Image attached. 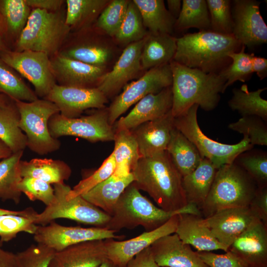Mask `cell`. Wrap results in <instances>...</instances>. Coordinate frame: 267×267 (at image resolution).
Here are the masks:
<instances>
[{"instance_id": "6da1fadb", "label": "cell", "mask_w": 267, "mask_h": 267, "mask_svg": "<svg viewBox=\"0 0 267 267\" xmlns=\"http://www.w3.org/2000/svg\"><path fill=\"white\" fill-rule=\"evenodd\" d=\"M132 173L134 184L147 192L160 208L177 212L188 204L182 176L166 151L140 158Z\"/></svg>"}, {"instance_id": "7a4b0ae2", "label": "cell", "mask_w": 267, "mask_h": 267, "mask_svg": "<svg viewBox=\"0 0 267 267\" xmlns=\"http://www.w3.org/2000/svg\"><path fill=\"white\" fill-rule=\"evenodd\" d=\"M242 45L232 35L211 31L188 33L177 38L173 60L206 73L219 74L232 61L228 54L239 51Z\"/></svg>"}, {"instance_id": "3957f363", "label": "cell", "mask_w": 267, "mask_h": 267, "mask_svg": "<svg viewBox=\"0 0 267 267\" xmlns=\"http://www.w3.org/2000/svg\"><path fill=\"white\" fill-rule=\"evenodd\" d=\"M172 74L171 86L174 118L185 113L191 106L198 105L206 111L215 109L224 93L225 80L219 74L206 73L175 62H170Z\"/></svg>"}, {"instance_id": "277c9868", "label": "cell", "mask_w": 267, "mask_h": 267, "mask_svg": "<svg viewBox=\"0 0 267 267\" xmlns=\"http://www.w3.org/2000/svg\"><path fill=\"white\" fill-rule=\"evenodd\" d=\"M258 188L251 177L235 163L221 166L199 207L202 217L207 218L226 208L249 206Z\"/></svg>"}, {"instance_id": "5b68a950", "label": "cell", "mask_w": 267, "mask_h": 267, "mask_svg": "<svg viewBox=\"0 0 267 267\" xmlns=\"http://www.w3.org/2000/svg\"><path fill=\"white\" fill-rule=\"evenodd\" d=\"M71 33L62 9L48 12L32 9L26 24L15 43L14 51L42 52L49 57L58 53Z\"/></svg>"}, {"instance_id": "8992f818", "label": "cell", "mask_w": 267, "mask_h": 267, "mask_svg": "<svg viewBox=\"0 0 267 267\" xmlns=\"http://www.w3.org/2000/svg\"><path fill=\"white\" fill-rule=\"evenodd\" d=\"M175 215H178V211L167 212L155 206L132 183L119 197L104 228L116 232L123 228L132 229L140 226L150 231Z\"/></svg>"}, {"instance_id": "52a82bcc", "label": "cell", "mask_w": 267, "mask_h": 267, "mask_svg": "<svg viewBox=\"0 0 267 267\" xmlns=\"http://www.w3.org/2000/svg\"><path fill=\"white\" fill-rule=\"evenodd\" d=\"M15 102L20 114L19 127L26 136L27 147L40 155L58 150L61 143L51 136L48 127L50 117L59 113L56 105L44 98Z\"/></svg>"}, {"instance_id": "ba28073f", "label": "cell", "mask_w": 267, "mask_h": 267, "mask_svg": "<svg viewBox=\"0 0 267 267\" xmlns=\"http://www.w3.org/2000/svg\"><path fill=\"white\" fill-rule=\"evenodd\" d=\"M198 107L194 104L185 113L175 118L174 126L195 145L202 158L209 160L217 169L233 163L240 153L253 148L246 135L234 144L220 143L207 136L198 123Z\"/></svg>"}, {"instance_id": "9c48e42d", "label": "cell", "mask_w": 267, "mask_h": 267, "mask_svg": "<svg viewBox=\"0 0 267 267\" xmlns=\"http://www.w3.org/2000/svg\"><path fill=\"white\" fill-rule=\"evenodd\" d=\"M54 198L40 213H36L34 222L46 225L58 219H67L79 223L104 228L110 216L85 200L82 196L71 199L66 196L71 188L65 183L53 184Z\"/></svg>"}, {"instance_id": "30bf717a", "label": "cell", "mask_w": 267, "mask_h": 267, "mask_svg": "<svg viewBox=\"0 0 267 267\" xmlns=\"http://www.w3.org/2000/svg\"><path fill=\"white\" fill-rule=\"evenodd\" d=\"M48 127L51 136H74L91 142L114 141L115 131L108 121L107 109H99L89 115L68 118L59 113L52 116Z\"/></svg>"}, {"instance_id": "8fae6325", "label": "cell", "mask_w": 267, "mask_h": 267, "mask_svg": "<svg viewBox=\"0 0 267 267\" xmlns=\"http://www.w3.org/2000/svg\"><path fill=\"white\" fill-rule=\"evenodd\" d=\"M0 58L34 86L38 97L44 98L56 84L49 56L29 50L0 51Z\"/></svg>"}, {"instance_id": "7c38bea8", "label": "cell", "mask_w": 267, "mask_h": 267, "mask_svg": "<svg viewBox=\"0 0 267 267\" xmlns=\"http://www.w3.org/2000/svg\"><path fill=\"white\" fill-rule=\"evenodd\" d=\"M172 84L170 64L148 70L137 80L127 84L107 108L110 125L113 126L121 115L146 95L157 93Z\"/></svg>"}, {"instance_id": "4fadbf2b", "label": "cell", "mask_w": 267, "mask_h": 267, "mask_svg": "<svg viewBox=\"0 0 267 267\" xmlns=\"http://www.w3.org/2000/svg\"><path fill=\"white\" fill-rule=\"evenodd\" d=\"M115 233L114 230L103 227L68 226L52 221L46 225H38L34 239L37 244L58 252L85 241L123 238L124 236L117 235Z\"/></svg>"}, {"instance_id": "5bb4252c", "label": "cell", "mask_w": 267, "mask_h": 267, "mask_svg": "<svg viewBox=\"0 0 267 267\" xmlns=\"http://www.w3.org/2000/svg\"><path fill=\"white\" fill-rule=\"evenodd\" d=\"M260 4L256 0H231L232 35L250 48L267 42V26L260 11Z\"/></svg>"}, {"instance_id": "9a60e30c", "label": "cell", "mask_w": 267, "mask_h": 267, "mask_svg": "<svg viewBox=\"0 0 267 267\" xmlns=\"http://www.w3.org/2000/svg\"><path fill=\"white\" fill-rule=\"evenodd\" d=\"M54 103L59 113L68 118L80 117L86 110L104 108L108 98L97 88H84L55 84L44 98Z\"/></svg>"}, {"instance_id": "2e32d148", "label": "cell", "mask_w": 267, "mask_h": 267, "mask_svg": "<svg viewBox=\"0 0 267 267\" xmlns=\"http://www.w3.org/2000/svg\"><path fill=\"white\" fill-rule=\"evenodd\" d=\"M259 221L249 206L226 208L201 218L202 223L227 249L239 235Z\"/></svg>"}, {"instance_id": "e0dca14e", "label": "cell", "mask_w": 267, "mask_h": 267, "mask_svg": "<svg viewBox=\"0 0 267 267\" xmlns=\"http://www.w3.org/2000/svg\"><path fill=\"white\" fill-rule=\"evenodd\" d=\"M178 223V215H175L159 227L146 231L135 237L125 241L105 239L108 260L120 267H126L131 260L157 240L175 233Z\"/></svg>"}, {"instance_id": "ac0fdd59", "label": "cell", "mask_w": 267, "mask_h": 267, "mask_svg": "<svg viewBox=\"0 0 267 267\" xmlns=\"http://www.w3.org/2000/svg\"><path fill=\"white\" fill-rule=\"evenodd\" d=\"M145 37L127 45L112 69L101 77L97 88L107 98L118 92L142 69L140 56Z\"/></svg>"}, {"instance_id": "d6986e66", "label": "cell", "mask_w": 267, "mask_h": 267, "mask_svg": "<svg viewBox=\"0 0 267 267\" xmlns=\"http://www.w3.org/2000/svg\"><path fill=\"white\" fill-rule=\"evenodd\" d=\"M56 84L84 88H97L105 73V67L89 65L58 53L50 57Z\"/></svg>"}, {"instance_id": "ffe728a7", "label": "cell", "mask_w": 267, "mask_h": 267, "mask_svg": "<svg viewBox=\"0 0 267 267\" xmlns=\"http://www.w3.org/2000/svg\"><path fill=\"white\" fill-rule=\"evenodd\" d=\"M173 94L171 86L157 93L149 94L139 100L125 117L114 124V131L131 130L147 122L159 119L171 111Z\"/></svg>"}, {"instance_id": "44dd1931", "label": "cell", "mask_w": 267, "mask_h": 267, "mask_svg": "<svg viewBox=\"0 0 267 267\" xmlns=\"http://www.w3.org/2000/svg\"><path fill=\"white\" fill-rule=\"evenodd\" d=\"M153 257L160 267H209L190 245L176 233L163 236L150 246Z\"/></svg>"}, {"instance_id": "7402d4cb", "label": "cell", "mask_w": 267, "mask_h": 267, "mask_svg": "<svg viewBox=\"0 0 267 267\" xmlns=\"http://www.w3.org/2000/svg\"><path fill=\"white\" fill-rule=\"evenodd\" d=\"M228 251L247 267H267V225L257 222L233 241Z\"/></svg>"}, {"instance_id": "603a6c76", "label": "cell", "mask_w": 267, "mask_h": 267, "mask_svg": "<svg viewBox=\"0 0 267 267\" xmlns=\"http://www.w3.org/2000/svg\"><path fill=\"white\" fill-rule=\"evenodd\" d=\"M171 111L164 116L143 123L131 130L141 157H149L165 151L174 128Z\"/></svg>"}, {"instance_id": "cb8c5ba5", "label": "cell", "mask_w": 267, "mask_h": 267, "mask_svg": "<svg viewBox=\"0 0 267 267\" xmlns=\"http://www.w3.org/2000/svg\"><path fill=\"white\" fill-rule=\"evenodd\" d=\"M108 260L104 240H93L55 252L48 267H98Z\"/></svg>"}, {"instance_id": "d4e9b609", "label": "cell", "mask_w": 267, "mask_h": 267, "mask_svg": "<svg viewBox=\"0 0 267 267\" xmlns=\"http://www.w3.org/2000/svg\"><path fill=\"white\" fill-rule=\"evenodd\" d=\"M77 32L80 35L72 39L68 37L58 54L89 65L105 67L112 56L111 49L81 32Z\"/></svg>"}, {"instance_id": "484cf974", "label": "cell", "mask_w": 267, "mask_h": 267, "mask_svg": "<svg viewBox=\"0 0 267 267\" xmlns=\"http://www.w3.org/2000/svg\"><path fill=\"white\" fill-rule=\"evenodd\" d=\"M200 216L189 214L178 215V223L175 233L181 241L192 246L199 252H211L228 249L220 243L210 229L201 222Z\"/></svg>"}, {"instance_id": "4316f807", "label": "cell", "mask_w": 267, "mask_h": 267, "mask_svg": "<svg viewBox=\"0 0 267 267\" xmlns=\"http://www.w3.org/2000/svg\"><path fill=\"white\" fill-rule=\"evenodd\" d=\"M177 49V38L163 33L147 34L142 49L140 63L142 69H150L173 60Z\"/></svg>"}, {"instance_id": "83f0119b", "label": "cell", "mask_w": 267, "mask_h": 267, "mask_svg": "<svg viewBox=\"0 0 267 267\" xmlns=\"http://www.w3.org/2000/svg\"><path fill=\"white\" fill-rule=\"evenodd\" d=\"M134 181V178L132 173L123 177L112 175L81 196L89 202L111 216L119 197Z\"/></svg>"}, {"instance_id": "f1b7e54d", "label": "cell", "mask_w": 267, "mask_h": 267, "mask_svg": "<svg viewBox=\"0 0 267 267\" xmlns=\"http://www.w3.org/2000/svg\"><path fill=\"white\" fill-rule=\"evenodd\" d=\"M19 169L22 178H33L49 184L64 183L71 174V169L65 162L47 158L21 160Z\"/></svg>"}, {"instance_id": "f546056e", "label": "cell", "mask_w": 267, "mask_h": 267, "mask_svg": "<svg viewBox=\"0 0 267 267\" xmlns=\"http://www.w3.org/2000/svg\"><path fill=\"white\" fill-rule=\"evenodd\" d=\"M217 170L209 160L203 158L193 171L182 178L187 203L194 204L199 209L209 194Z\"/></svg>"}, {"instance_id": "4dcf8cb0", "label": "cell", "mask_w": 267, "mask_h": 267, "mask_svg": "<svg viewBox=\"0 0 267 267\" xmlns=\"http://www.w3.org/2000/svg\"><path fill=\"white\" fill-rule=\"evenodd\" d=\"M166 151L182 178L193 171L202 159L195 145L175 127Z\"/></svg>"}, {"instance_id": "1f68e13d", "label": "cell", "mask_w": 267, "mask_h": 267, "mask_svg": "<svg viewBox=\"0 0 267 267\" xmlns=\"http://www.w3.org/2000/svg\"><path fill=\"white\" fill-rule=\"evenodd\" d=\"M32 9L25 0H0V34L14 44L24 28Z\"/></svg>"}, {"instance_id": "d6a6232c", "label": "cell", "mask_w": 267, "mask_h": 267, "mask_svg": "<svg viewBox=\"0 0 267 267\" xmlns=\"http://www.w3.org/2000/svg\"><path fill=\"white\" fill-rule=\"evenodd\" d=\"M107 0H66L65 22L71 32L89 29L109 3Z\"/></svg>"}, {"instance_id": "836d02e7", "label": "cell", "mask_w": 267, "mask_h": 267, "mask_svg": "<svg viewBox=\"0 0 267 267\" xmlns=\"http://www.w3.org/2000/svg\"><path fill=\"white\" fill-rule=\"evenodd\" d=\"M115 146L113 154L116 168L112 175L126 177L136 167L139 159L138 147L131 130H122L115 132Z\"/></svg>"}, {"instance_id": "e575fe53", "label": "cell", "mask_w": 267, "mask_h": 267, "mask_svg": "<svg viewBox=\"0 0 267 267\" xmlns=\"http://www.w3.org/2000/svg\"><path fill=\"white\" fill-rule=\"evenodd\" d=\"M137 7L145 29L149 33L171 35L176 19L166 8L163 0H133Z\"/></svg>"}, {"instance_id": "d590c367", "label": "cell", "mask_w": 267, "mask_h": 267, "mask_svg": "<svg viewBox=\"0 0 267 267\" xmlns=\"http://www.w3.org/2000/svg\"><path fill=\"white\" fill-rule=\"evenodd\" d=\"M20 114L15 101L0 106V139L12 153L23 151L27 147L26 135L19 127Z\"/></svg>"}, {"instance_id": "8d00e7d4", "label": "cell", "mask_w": 267, "mask_h": 267, "mask_svg": "<svg viewBox=\"0 0 267 267\" xmlns=\"http://www.w3.org/2000/svg\"><path fill=\"white\" fill-rule=\"evenodd\" d=\"M267 88L250 91L247 85L240 88L232 89V96L228 101V105L233 111H236L242 117L256 116L265 122L267 121V100L263 99L261 94Z\"/></svg>"}, {"instance_id": "74e56055", "label": "cell", "mask_w": 267, "mask_h": 267, "mask_svg": "<svg viewBox=\"0 0 267 267\" xmlns=\"http://www.w3.org/2000/svg\"><path fill=\"white\" fill-rule=\"evenodd\" d=\"M23 151L13 153L0 161V200H11L15 204L20 201L21 192L18 185L22 179L19 163Z\"/></svg>"}, {"instance_id": "f35d334b", "label": "cell", "mask_w": 267, "mask_h": 267, "mask_svg": "<svg viewBox=\"0 0 267 267\" xmlns=\"http://www.w3.org/2000/svg\"><path fill=\"white\" fill-rule=\"evenodd\" d=\"M190 28L198 29L199 31H211L206 0H182L181 10L176 20L174 30L182 31Z\"/></svg>"}, {"instance_id": "ab89813d", "label": "cell", "mask_w": 267, "mask_h": 267, "mask_svg": "<svg viewBox=\"0 0 267 267\" xmlns=\"http://www.w3.org/2000/svg\"><path fill=\"white\" fill-rule=\"evenodd\" d=\"M0 93L14 101L31 102L38 99L22 77L0 58Z\"/></svg>"}, {"instance_id": "60d3db41", "label": "cell", "mask_w": 267, "mask_h": 267, "mask_svg": "<svg viewBox=\"0 0 267 267\" xmlns=\"http://www.w3.org/2000/svg\"><path fill=\"white\" fill-rule=\"evenodd\" d=\"M147 35L140 13L133 0H130L127 12L115 38L124 44L140 41Z\"/></svg>"}, {"instance_id": "b9f144b4", "label": "cell", "mask_w": 267, "mask_h": 267, "mask_svg": "<svg viewBox=\"0 0 267 267\" xmlns=\"http://www.w3.org/2000/svg\"><path fill=\"white\" fill-rule=\"evenodd\" d=\"M245 47L243 45L239 51L228 54L232 61L219 74L226 81L223 89L224 92L227 87L237 81L242 82L247 81L253 73L252 57L254 53H246Z\"/></svg>"}, {"instance_id": "7bdbcfd3", "label": "cell", "mask_w": 267, "mask_h": 267, "mask_svg": "<svg viewBox=\"0 0 267 267\" xmlns=\"http://www.w3.org/2000/svg\"><path fill=\"white\" fill-rule=\"evenodd\" d=\"M244 169L259 187L267 186V153L252 149L240 153L233 162Z\"/></svg>"}, {"instance_id": "ee69618b", "label": "cell", "mask_w": 267, "mask_h": 267, "mask_svg": "<svg viewBox=\"0 0 267 267\" xmlns=\"http://www.w3.org/2000/svg\"><path fill=\"white\" fill-rule=\"evenodd\" d=\"M130 0H110L96 20L95 27L111 37L117 34L125 18Z\"/></svg>"}, {"instance_id": "f6af8a7d", "label": "cell", "mask_w": 267, "mask_h": 267, "mask_svg": "<svg viewBox=\"0 0 267 267\" xmlns=\"http://www.w3.org/2000/svg\"><path fill=\"white\" fill-rule=\"evenodd\" d=\"M206 2L210 19L211 31L222 35H232L231 0H206Z\"/></svg>"}, {"instance_id": "bcb514c9", "label": "cell", "mask_w": 267, "mask_h": 267, "mask_svg": "<svg viewBox=\"0 0 267 267\" xmlns=\"http://www.w3.org/2000/svg\"><path fill=\"white\" fill-rule=\"evenodd\" d=\"M228 128L247 136L253 146L267 145V125L259 117H242L236 122L229 124Z\"/></svg>"}, {"instance_id": "7dc6e473", "label": "cell", "mask_w": 267, "mask_h": 267, "mask_svg": "<svg viewBox=\"0 0 267 267\" xmlns=\"http://www.w3.org/2000/svg\"><path fill=\"white\" fill-rule=\"evenodd\" d=\"M34 216L33 217L13 214L0 216V241H10L21 232L34 235L38 227L34 223Z\"/></svg>"}, {"instance_id": "c3c4849f", "label": "cell", "mask_w": 267, "mask_h": 267, "mask_svg": "<svg viewBox=\"0 0 267 267\" xmlns=\"http://www.w3.org/2000/svg\"><path fill=\"white\" fill-rule=\"evenodd\" d=\"M116 162L112 153L100 167L90 176L82 179L66 195L67 199L81 196L111 177L115 171Z\"/></svg>"}, {"instance_id": "681fc988", "label": "cell", "mask_w": 267, "mask_h": 267, "mask_svg": "<svg viewBox=\"0 0 267 267\" xmlns=\"http://www.w3.org/2000/svg\"><path fill=\"white\" fill-rule=\"evenodd\" d=\"M55 252L46 246L32 244L16 253L18 267H48Z\"/></svg>"}, {"instance_id": "f907efd6", "label": "cell", "mask_w": 267, "mask_h": 267, "mask_svg": "<svg viewBox=\"0 0 267 267\" xmlns=\"http://www.w3.org/2000/svg\"><path fill=\"white\" fill-rule=\"evenodd\" d=\"M18 188L31 201H40L46 206L50 204L54 198V191L51 184L39 179L22 178Z\"/></svg>"}, {"instance_id": "816d5d0a", "label": "cell", "mask_w": 267, "mask_h": 267, "mask_svg": "<svg viewBox=\"0 0 267 267\" xmlns=\"http://www.w3.org/2000/svg\"><path fill=\"white\" fill-rule=\"evenodd\" d=\"M201 260L209 267H247L233 253L227 251L223 254L197 251Z\"/></svg>"}, {"instance_id": "f5cc1de1", "label": "cell", "mask_w": 267, "mask_h": 267, "mask_svg": "<svg viewBox=\"0 0 267 267\" xmlns=\"http://www.w3.org/2000/svg\"><path fill=\"white\" fill-rule=\"evenodd\" d=\"M249 207L267 225V186L258 188Z\"/></svg>"}, {"instance_id": "db71d44e", "label": "cell", "mask_w": 267, "mask_h": 267, "mask_svg": "<svg viewBox=\"0 0 267 267\" xmlns=\"http://www.w3.org/2000/svg\"><path fill=\"white\" fill-rule=\"evenodd\" d=\"M126 267H160L155 261L150 247L145 249L131 260Z\"/></svg>"}, {"instance_id": "11a10c76", "label": "cell", "mask_w": 267, "mask_h": 267, "mask_svg": "<svg viewBox=\"0 0 267 267\" xmlns=\"http://www.w3.org/2000/svg\"><path fill=\"white\" fill-rule=\"evenodd\" d=\"M32 9H40L48 12H56L61 9L65 0H25Z\"/></svg>"}, {"instance_id": "9f6ffc18", "label": "cell", "mask_w": 267, "mask_h": 267, "mask_svg": "<svg viewBox=\"0 0 267 267\" xmlns=\"http://www.w3.org/2000/svg\"><path fill=\"white\" fill-rule=\"evenodd\" d=\"M252 64L253 73H256L260 80L267 77V59L262 57L255 56L252 57Z\"/></svg>"}, {"instance_id": "6f0895ef", "label": "cell", "mask_w": 267, "mask_h": 267, "mask_svg": "<svg viewBox=\"0 0 267 267\" xmlns=\"http://www.w3.org/2000/svg\"><path fill=\"white\" fill-rule=\"evenodd\" d=\"M0 267H18L16 254L0 247Z\"/></svg>"}, {"instance_id": "680465c9", "label": "cell", "mask_w": 267, "mask_h": 267, "mask_svg": "<svg viewBox=\"0 0 267 267\" xmlns=\"http://www.w3.org/2000/svg\"><path fill=\"white\" fill-rule=\"evenodd\" d=\"M167 3L168 10L176 20L181 10L182 1L180 0H167Z\"/></svg>"}, {"instance_id": "91938a15", "label": "cell", "mask_w": 267, "mask_h": 267, "mask_svg": "<svg viewBox=\"0 0 267 267\" xmlns=\"http://www.w3.org/2000/svg\"><path fill=\"white\" fill-rule=\"evenodd\" d=\"M36 213V211L32 208L29 207L22 211H13L7 209L0 208V216L4 215H17L27 217H31Z\"/></svg>"}, {"instance_id": "94428289", "label": "cell", "mask_w": 267, "mask_h": 267, "mask_svg": "<svg viewBox=\"0 0 267 267\" xmlns=\"http://www.w3.org/2000/svg\"><path fill=\"white\" fill-rule=\"evenodd\" d=\"M12 153L6 144L0 139V161L8 157Z\"/></svg>"}, {"instance_id": "6125c7cd", "label": "cell", "mask_w": 267, "mask_h": 267, "mask_svg": "<svg viewBox=\"0 0 267 267\" xmlns=\"http://www.w3.org/2000/svg\"><path fill=\"white\" fill-rule=\"evenodd\" d=\"M13 99L7 95L0 93V106H4L9 103Z\"/></svg>"}, {"instance_id": "be15d7a7", "label": "cell", "mask_w": 267, "mask_h": 267, "mask_svg": "<svg viewBox=\"0 0 267 267\" xmlns=\"http://www.w3.org/2000/svg\"><path fill=\"white\" fill-rule=\"evenodd\" d=\"M9 48L7 47L5 41L0 34V51L7 50Z\"/></svg>"}, {"instance_id": "e7e4bbea", "label": "cell", "mask_w": 267, "mask_h": 267, "mask_svg": "<svg viewBox=\"0 0 267 267\" xmlns=\"http://www.w3.org/2000/svg\"><path fill=\"white\" fill-rule=\"evenodd\" d=\"M98 267H120L115 264H114L113 262H112L109 260H107L104 263L102 264L100 266Z\"/></svg>"}, {"instance_id": "03108f58", "label": "cell", "mask_w": 267, "mask_h": 267, "mask_svg": "<svg viewBox=\"0 0 267 267\" xmlns=\"http://www.w3.org/2000/svg\"><path fill=\"white\" fill-rule=\"evenodd\" d=\"M2 244H3V242L1 241L0 240V247H1Z\"/></svg>"}]
</instances>
